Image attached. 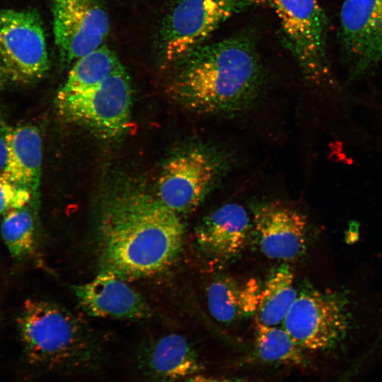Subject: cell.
<instances>
[{
    "mask_svg": "<svg viewBox=\"0 0 382 382\" xmlns=\"http://www.w3.org/2000/svg\"><path fill=\"white\" fill-rule=\"evenodd\" d=\"M132 85L122 65L97 86L74 95L56 97L59 116L68 122L112 139L129 127L132 105Z\"/></svg>",
    "mask_w": 382,
    "mask_h": 382,
    "instance_id": "8992f818",
    "label": "cell"
},
{
    "mask_svg": "<svg viewBox=\"0 0 382 382\" xmlns=\"http://www.w3.org/2000/svg\"><path fill=\"white\" fill-rule=\"evenodd\" d=\"M17 323L29 363L65 376L98 371L105 354L99 337L64 307L26 300Z\"/></svg>",
    "mask_w": 382,
    "mask_h": 382,
    "instance_id": "3957f363",
    "label": "cell"
},
{
    "mask_svg": "<svg viewBox=\"0 0 382 382\" xmlns=\"http://www.w3.org/2000/svg\"><path fill=\"white\" fill-rule=\"evenodd\" d=\"M261 288L255 279L218 278L207 291L210 314L217 321L230 323L255 315Z\"/></svg>",
    "mask_w": 382,
    "mask_h": 382,
    "instance_id": "e0dca14e",
    "label": "cell"
},
{
    "mask_svg": "<svg viewBox=\"0 0 382 382\" xmlns=\"http://www.w3.org/2000/svg\"><path fill=\"white\" fill-rule=\"evenodd\" d=\"M133 364L141 382H179L204 369L188 340L177 333L143 342L135 350Z\"/></svg>",
    "mask_w": 382,
    "mask_h": 382,
    "instance_id": "4fadbf2b",
    "label": "cell"
},
{
    "mask_svg": "<svg viewBox=\"0 0 382 382\" xmlns=\"http://www.w3.org/2000/svg\"><path fill=\"white\" fill-rule=\"evenodd\" d=\"M229 158L219 147L192 142L166 162L156 185V197L177 214L197 209L221 181L229 168Z\"/></svg>",
    "mask_w": 382,
    "mask_h": 382,
    "instance_id": "277c9868",
    "label": "cell"
},
{
    "mask_svg": "<svg viewBox=\"0 0 382 382\" xmlns=\"http://www.w3.org/2000/svg\"><path fill=\"white\" fill-rule=\"evenodd\" d=\"M179 382H250L246 378L243 377H214L207 376L199 374H194L184 378Z\"/></svg>",
    "mask_w": 382,
    "mask_h": 382,
    "instance_id": "603a6c76",
    "label": "cell"
},
{
    "mask_svg": "<svg viewBox=\"0 0 382 382\" xmlns=\"http://www.w3.org/2000/svg\"><path fill=\"white\" fill-rule=\"evenodd\" d=\"M121 65L115 52L102 45L75 61L57 97L90 90L101 83Z\"/></svg>",
    "mask_w": 382,
    "mask_h": 382,
    "instance_id": "d6986e66",
    "label": "cell"
},
{
    "mask_svg": "<svg viewBox=\"0 0 382 382\" xmlns=\"http://www.w3.org/2000/svg\"><path fill=\"white\" fill-rule=\"evenodd\" d=\"M265 0H176L163 18L158 45L173 63L207 39L231 17Z\"/></svg>",
    "mask_w": 382,
    "mask_h": 382,
    "instance_id": "52a82bcc",
    "label": "cell"
},
{
    "mask_svg": "<svg viewBox=\"0 0 382 382\" xmlns=\"http://www.w3.org/2000/svg\"><path fill=\"white\" fill-rule=\"evenodd\" d=\"M7 155L0 174L30 190L34 196L40 187L42 160V139L38 129L23 125L6 132Z\"/></svg>",
    "mask_w": 382,
    "mask_h": 382,
    "instance_id": "2e32d148",
    "label": "cell"
},
{
    "mask_svg": "<svg viewBox=\"0 0 382 382\" xmlns=\"http://www.w3.org/2000/svg\"><path fill=\"white\" fill-rule=\"evenodd\" d=\"M109 29L107 12L97 0H54V40L66 63L101 47Z\"/></svg>",
    "mask_w": 382,
    "mask_h": 382,
    "instance_id": "8fae6325",
    "label": "cell"
},
{
    "mask_svg": "<svg viewBox=\"0 0 382 382\" xmlns=\"http://www.w3.org/2000/svg\"><path fill=\"white\" fill-rule=\"evenodd\" d=\"M3 125L2 121H1V117H0V125Z\"/></svg>",
    "mask_w": 382,
    "mask_h": 382,
    "instance_id": "484cf974",
    "label": "cell"
},
{
    "mask_svg": "<svg viewBox=\"0 0 382 382\" xmlns=\"http://www.w3.org/2000/svg\"><path fill=\"white\" fill-rule=\"evenodd\" d=\"M346 295L308 288L299 293L282 327L302 349L324 351L337 345L350 324Z\"/></svg>",
    "mask_w": 382,
    "mask_h": 382,
    "instance_id": "ba28073f",
    "label": "cell"
},
{
    "mask_svg": "<svg viewBox=\"0 0 382 382\" xmlns=\"http://www.w3.org/2000/svg\"><path fill=\"white\" fill-rule=\"evenodd\" d=\"M253 226L260 250L270 259L292 261L306 249L307 218L284 202L272 201L259 205L254 212Z\"/></svg>",
    "mask_w": 382,
    "mask_h": 382,
    "instance_id": "7c38bea8",
    "label": "cell"
},
{
    "mask_svg": "<svg viewBox=\"0 0 382 382\" xmlns=\"http://www.w3.org/2000/svg\"><path fill=\"white\" fill-rule=\"evenodd\" d=\"M6 132L3 131V125H0V171L3 169L6 160Z\"/></svg>",
    "mask_w": 382,
    "mask_h": 382,
    "instance_id": "cb8c5ba5",
    "label": "cell"
},
{
    "mask_svg": "<svg viewBox=\"0 0 382 382\" xmlns=\"http://www.w3.org/2000/svg\"><path fill=\"white\" fill-rule=\"evenodd\" d=\"M101 270L127 281L169 267L182 248L178 214L147 193L124 192L103 208L97 225Z\"/></svg>",
    "mask_w": 382,
    "mask_h": 382,
    "instance_id": "7a4b0ae2",
    "label": "cell"
},
{
    "mask_svg": "<svg viewBox=\"0 0 382 382\" xmlns=\"http://www.w3.org/2000/svg\"><path fill=\"white\" fill-rule=\"evenodd\" d=\"M81 309L88 315L120 320H140L150 316L142 296L115 273L100 270L91 281L73 286Z\"/></svg>",
    "mask_w": 382,
    "mask_h": 382,
    "instance_id": "5bb4252c",
    "label": "cell"
},
{
    "mask_svg": "<svg viewBox=\"0 0 382 382\" xmlns=\"http://www.w3.org/2000/svg\"><path fill=\"white\" fill-rule=\"evenodd\" d=\"M1 234L11 255L23 258L30 255L35 243V219L28 204L4 214Z\"/></svg>",
    "mask_w": 382,
    "mask_h": 382,
    "instance_id": "44dd1931",
    "label": "cell"
},
{
    "mask_svg": "<svg viewBox=\"0 0 382 382\" xmlns=\"http://www.w3.org/2000/svg\"><path fill=\"white\" fill-rule=\"evenodd\" d=\"M4 73H6L5 70L0 64V86L3 84V82L4 81Z\"/></svg>",
    "mask_w": 382,
    "mask_h": 382,
    "instance_id": "d4e9b609",
    "label": "cell"
},
{
    "mask_svg": "<svg viewBox=\"0 0 382 382\" xmlns=\"http://www.w3.org/2000/svg\"><path fill=\"white\" fill-rule=\"evenodd\" d=\"M339 40L352 79L374 68L382 59V0H345Z\"/></svg>",
    "mask_w": 382,
    "mask_h": 382,
    "instance_id": "30bf717a",
    "label": "cell"
},
{
    "mask_svg": "<svg viewBox=\"0 0 382 382\" xmlns=\"http://www.w3.org/2000/svg\"><path fill=\"white\" fill-rule=\"evenodd\" d=\"M280 25V35L305 79L320 86L330 77L328 22L318 0H270Z\"/></svg>",
    "mask_w": 382,
    "mask_h": 382,
    "instance_id": "5b68a950",
    "label": "cell"
},
{
    "mask_svg": "<svg viewBox=\"0 0 382 382\" xmlns=\"http://www.w3.org/2000/svg\"><path fill=\"white\" fill-rule=\"evenodd\" d=\"M0 58L14 81L30 83L50 69L45 30L38 13L32 9H0Z\"/></svg>",
    "mask_w": 382,
    "mask_h": 382,
    "instance_id": "9c48e42d",
    "label": "cell"
},
{
    "mask_svg": "<svg viewBox=\"0 0 382 382\" xmlns=\"http://www.w3.org/2000/svg\"><path fill=\"white\" fill-rule=\"evenodd\" d=\"M249 226L245 209L237 203H228L204 217L195 230V239L208 256L226 260L243 248Z\"/></svg>",
    "mask_w": 382,
    "mask_h": 382,
    "instance_id": "9a60e30c",
    "label": "cell"
},
{
    "mask_svg": "<svg viewBox=\"0 0 382 382\" xmlns=\"http://www.w3.org/2000/svg\"><path fill=\"white\" fill-rule=\"evenodd\" d=\"M298 294L294 274L289 267L283 265L276 269L261 288L254 315L255 324L267 327L282 325Z\"/></svg>",
    "mask_w": 382,
    "mask_h": 382,
    "instance_id": "ac0fdd59",
    "label": "cell"
},
{
    "mask_svg": "<svg viewBox=\"0 0 382 382\" xmlns=\"http://www.w3.org/2000/svg\"><path fill=\"white\" fill-rule=\"evenodd\" d=\"M173 64L171 96L195 113L236 115L252 108L263 93L265 74L251 34L205 42Z\"/></svg>",
    "mask_w": 382,
    "mask_h": 382,
    "instance_id": "6da1fadb",
    "label": "cell"
},
{
    "mask_svg": "<svg viewBox=\"0 0 382 382\" xmlns=\"http://www.w3.org/2000/svg\"><path fill=\"white\" fill-rule=\"evenodd\" d=\"M255 358L264 364L304 366L307 359L283 327L255 325Z\"/></svg>",
    "mask_w": 382,
    "mask_h": 382,
    "instance_id": "ffe728a7",
    "label": "cell"
},
{
    "mask_svg": "<svg viewBox=\"0 0 382 382\" xmlns=\"http://www.w3.org/2000/svg\"><path fill=\"white\" fill-rule=\"evenodd\" d=\"M36 198L33 192L3 177L0 174V215L23 207Z\"/></svg>",
    "mask_w": 382,
    "mask_h": 382,
    "instance_id": "7402d4cb",
    "label": "cell"
}]
</instances>
